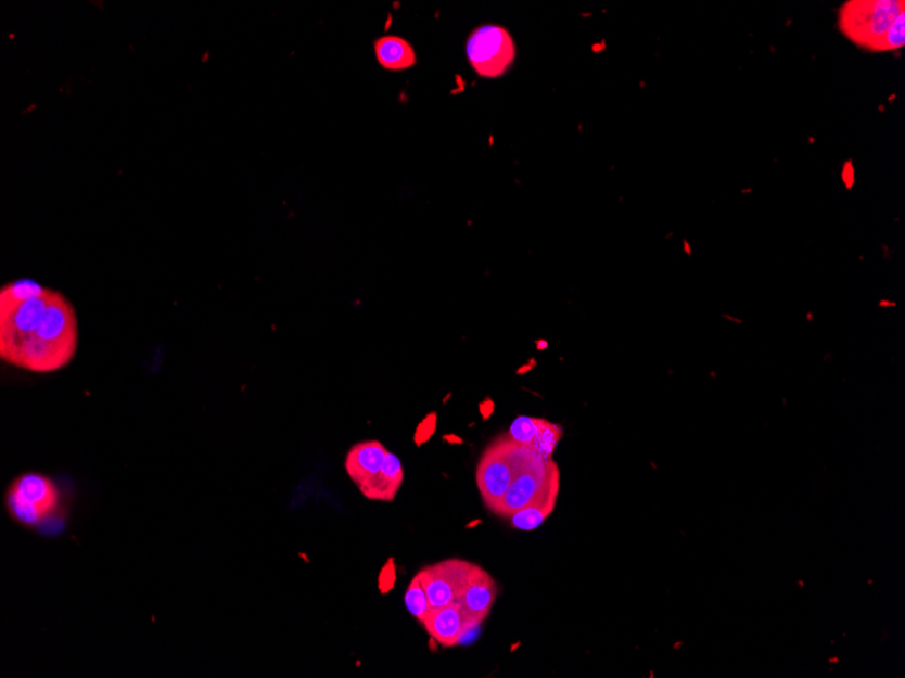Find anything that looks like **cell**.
<instances>
[{
    "label": "cell",
    "instance_id": "6da1fadb",
    "mask_svg": "<svg viewBox=\"0 0 905 678\" xmlns=\"http://www.w3.org/2000/svg\"><path fill=\"white\" fill-rule=\"evenodd\" d=\"M79 346L76 310L64 294L24 278L0 289V359L33 374L67 368Z\"/></svg>",
    "mask_w": 905,
    "mask_h": 678
},
{
    "label": "cell",
    "instance_id": "7a4b0ae2",
    "mask_svg": "<svg viewBox=\"0 0 905 678\" xmlns=\"http://www.w3.org/2000/svg\"><path fill=\"white\" fill-rule=\"evenodd\" d=\"M74 502L73 488L40 472L16 475L3 496L10 521L41 538H59L67 532Z\"/></svg>",
    "mask_w": 905,
    "mask_h": 678
},
{
    "label": "cell",
    "instance_id": "3957f363",
    "mask_svg": "<svg viewBox=\"0 0 905 678\" xmlns=\"http://www.w3.org/2000/svg\"><path fill=\"white\" fill-rule=\"evenodd\" d=\"M538 453L517 445L509 437H499L484 451L477 464L476 483L484 504L495 512L512 481L520 475Z\"/></svg>",
    "mask_w": 905,
    "mask_h": 678
},
{
    "label": "cell",
    "instance_id": "277c9868",
    "mask_svg": "<svg viewBox=\"0 0 905 678\" xmlns=\"http://www.w3.org/2000/svg\"><path fill=\"white\" fill-rule=\"evenodd\" d=\"M560 489V472L552 458L536 456L528 466L512 481L509 490L494 512L510 517L512 513L528 506L555 510Z\"/></svg>",
    "mask_w": 905,
    "mask_h": 678
},
{
    "label": "cell",
    "instance_id": "5b68a950",
    "mask_svg": "<svg viewBox=\"0 0 905 678\" xmlns=\"http://www.w3.org/2000/svg\"><path fill=\"white\" fill-rule=\"evenodd\" d=\"M467 57L482 78H500L515 62V42L504 26L482 25L468 37Z\"/></svg>",
    "mask_w": 905,
    "mask_h": 678
},
{
    "label": "cell",
    "instance_id": "8992f818",
    "mask_svg": "<svg viewBox=\"0 0 905 678\" xmlns=\"http://www.w3.org/2000/svg\"><path fill=\"white\" fill-rule=\"evenodd\" d=\"M902 11L904 2L897 0L849 3L842 15L843 29L859 46L880 51L888 30Z\"/></svg>",
    "mask_w": 905,
    "mask_h": 678
},
{
    "label": "cell",
    "instance_id": "52a82bcc",
    "mask_svg": "<svg viewBox=\"0 0 905 678\" xmlns=\"http://www.w3.org/2000/svg\"><path fill=\"white\" fill-rule=\"evenodd\" d=\"M474 566L472 562L451 558L418 573L433 610L456 603Z\"/></svg>",
    "mask_w": 905,
    "mask_h": 678
},
{
    "label": "cell",
    "instance_id": "ba28073f",
    "mask_svg": "<svg viewBox=\"0 0 905 678\" xmlns=\"http://www.w3.org/2000/svg\"><path fill=\"white\" fill-rule=\"evenodd\" d=\"M429 636L437 641L441 647H456L461 641L463 634L471 630L476 623L467 614L462 605L456 601L441 609L430 611V614L422 622Z\"/></svg>",
    "mask_w": 905,
    "mask_h": 678
},
{
    "label": "cell",
    "instance_id": "9c48e42d",
    "mask_svg": "<svg viewBox=\"0 0 905 678\" xmlns=\"http://www.w3.org/2000/svg\"><path fill=\"white\" fill-rule=\"evenodd\" d=\"M386 453L388 450L379 440L357 443L347 452L346 472L361 494L380 474Z\"/></svg>",
    "mask_w": 905,
    "mask_h": 678
},
{
    "label": "cell",
    "instance_id": "30bf717a",
    "mask_svg": "<svg viewBox=\"0 0 905 678\" xmlns=\"http://www.w3.org/2000/svg\"><path fill=\"white\" fill-rule=\"evenodd\" d=\"M498 588L493 577L483 567L474 566L468 577L458 603L462 605L471 619L480 625L489 615L495 604Z\"/></svg>",
    "mask_w": 905,
    "mask_h": 678
},
{
    "label": "cell",
    "instance_id": "8fae6325",
    "mask_svg": "<svg viewBox=\"0 0 905 678\" xmlns=\"http://www.w3.org/2000/svg\"><path fill=\"white\" fill-rule=\"evenodd\" d=\"M374 54L381 67L388 71H406L417 64V54L411 43L397 36H384L375 40Z\"/></svg>",
    "mask_w": 905,
    "mask_h": 678
},
{
    "label": "cell",
    "instance_id": "7c38bea8",
    "mask_svg": "<svg viewBox=\"0 0 905 678\" xmlns=\"http://www.w3.org/2000/svg\"><path fill=\"white\" fill-rule=\"evenodd\" d=\"M403 479H405V472H403L400 459L388 451L380 474L362 491V495L372 501H394L397 491L401 488Z\"/></svg>",
    "mask_w": 905,
    "mask_h": 678
},
{
    "label": "cell",
    "instance_id": "4fadbf2b",
    "mask_svg": "<svg viewBox=\"0 0 905 678\" xmlns=\"http://www.w3.org/2000/svg\"><path fill=\"white\" fill-rule=\"evenodd\" d=\"M561 436H563V431H561L559 425L550 424L549 421L543 419L531 450L538 453L539 457L550 459L552 458L556 446L559 445Z\"/></svg>",
    "mask_w": 905,
    "mask_h": 678
},
{
    "label": "cell",
    "instance_id": "5bb4252c",
    "mask_svg": "<svg viewBox=\"0 0 905 678\" xmlns=\"http://www.w3.org/2000/svg\"><path fill=\"white\" fill-rule=\"evenodd\" d=\"M405 601L407 610L410 611V614L416 616L419 622H423L424 617H426L430 614V611L433 610L432 605H430L426 590H424L421 578H419L418 574L412 578L410 585H408Z\"/></svg>",
    "mask_w": 905,
    "mask_h": 678
},
{
    "label": "cell",
    "instance_id": "9a60e30c",
    "mask_svg": "<svg viewBox=\"0 0 905 678\" xmlns=\"http://www.w3.org/2000/svg\"><path fill=\"white\" fill-rule=\"evenodd\" d=\"M541 421L543 419L531 418V415H520L512 421L507 437L517 445L531 448L534 439H536Z\"/></svg>",
    "mask_w": 905,
    "mask_h": 678
},
{
    "label": "cell",
    "instance_id": "2e32d148",
    "mask_svg": "<svg viewBox=\"0 0 905 678\" xmlns=\"http://www.w3.org/2000/svg\"><path fill=\"white\" fill-rule=\"evenodd\" d=\"M552 512V508L528 506L512 513L509 519L512 527L522 529V532H532V529L541 526Z\"/></svg>",
    "mask_w": 905,
    "mask_h": 678
},
{
    "label": "cell",
    "instance_id": "e0dca14e",
    "mask_svg": "<svg viewBox=\"0 0 905 678\" xmlns=\"http://www.w3.org/2000/svg\"><path fill=\"white\" fill-rule=\"evenodd\" d=\"M905 46V11L896 16L890 30H888L880 51H896Z\"/></svg>",
    "mask_w": 905,
    "mask_h": 678
},
{
    "label": "cell",
    "instance_id": "ac0fdd59",
    "mask_svg": "<svg viewBox=\"0 0 905 678\" xmlns=\"http://www.w3.org/2000/svg\"><path fill=\"white\" fill-rule=\"evenodd\" d=\"M830 663H831V664H837V663H839V660H838V658H833V660L831 658V660H830Z\"/></svg>",
    "mask_w": 905,
    "mask_h": 678
}]
</instances>
